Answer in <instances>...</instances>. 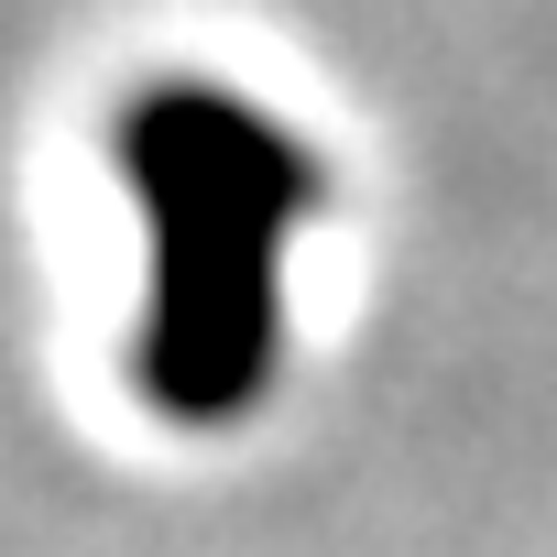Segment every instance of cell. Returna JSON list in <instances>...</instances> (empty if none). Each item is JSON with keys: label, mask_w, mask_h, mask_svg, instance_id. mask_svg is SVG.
<instances>
[{"label": "cell", "mask_w": 557, "mask_h": 557, "mask_svg": "<svg viewBox=\"0 0 557 557\" xmlns=\"http://www.w3.org/2000/svg\"><path fill=\"white\" fill-rule=\"evenodd\" d=\"M110 153L143 208L153 296L132 339V394L175 426H230L262 405L285 350V240L318 219V153L219 77H153L121 99Z\"/></svg>", "instance_id": "1"}]
</instances>
